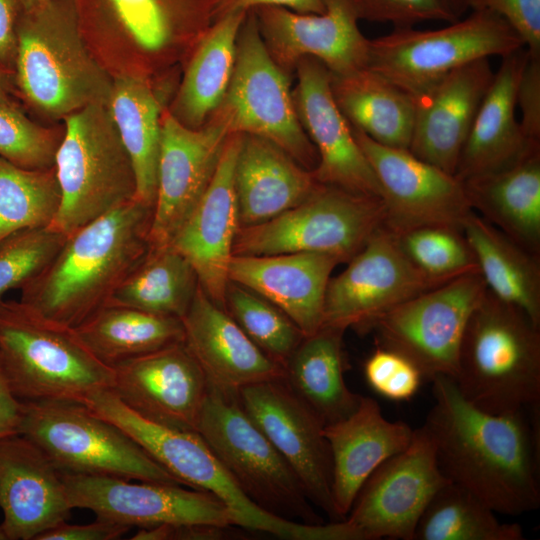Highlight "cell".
<instances>
[{
  "instance_id": "cb8c5ba5",
  "label": "cell",
  "mask_w": 540,
  "mask_h": 540,
  "mask_svg": "<svg viewBox=\"0 0 540 540\" xmlns=\"http://www.w3.org/2000/svg\"><path fill=\"white\" fill-rule=\"evenodd\" d=\"M494 78L489 58L467 63L414 97L409 151L455 175L473 121Z\"/></svg>"
},
{
  "instance_id": "f907efd6",
  "label": "cell",
  "mask_w": 540,
  "mask_h": 540,
  "mask_svg": "<svg viewBox=\"0 0 540 540\" xmlns=\"http://www.w3.org/2000/svg\"><path fill=\"white\" fill-rule=\"evenodd\" d=\"M131 527L97 518L89 524H68L66 521L45 531L36 540H115L125 535Z\"/></svg>"
},
{
  "instance_id": "5b68a950",
  "label": "cell",
  "mask_w": 540,
  "mask_h": 540,
  "mask_svg": "<svg viewBox=\"0 0 540 540\" xmlns=\"http://www.w3.org/2000/svg\"><path fill=\"white\" fill-rule=\"evenodd\" d=\"M0 365L21 401L82 403L113 385V369L90 352L74 328L45 318L20 300L0 302Z\"/></svg>"
},
{
  "instance_id": "d4e9b609",
  "label": "cell",
  "mask_w": 540,
  "mask_h": 540,
  "mask_svg": "<svg viewBox=\"0 0 540 540\" xmlns=\"http://www.w3.org/2000/svg\"><path fill=\"white\" fill-rule=\"evenodd\" d=\"M0 508L8 540H36L73 509L61 472L21 434L0 439Z\"/></svg>"
},
{
  "instance_id": "680465c9",
  "label": "cell",
  "mask_w": 540,
  "mask_h": 540,
  "mask_svg": "<svg viewBox=\"0 0 540 540\" xmlns=\"http://www.w3.org/2000/svg\"><path fill=\"white\" fill-rule=\"evenodd\" d=\"M22 10H28L50 0H18Z\"/></svg>"
},
{
  "instance_id": "8fae6325",
  "label": "cell",
  "mask_w": 540,
  "mask_h": 540,
  "mask_svg": "<svg viewBox=\"0 0 540 540\" xmlns=\"http://www.w3.org/2000/svg\"><path fill=\"white\" fill-rule=\"evenodd\" d=\"M221 106L230 133L265 138L305 169L316 168L318 154L298 117L288 77L269 53L253 10L240 27L234 70Z\"/></svg>"
},
{
  "instance_id": "6f0895ef",
  "label": "cell",
  "mask_w": 540,
  "mask_h": 540,
  "mask_svg": "<svg viewBox=\"0 0 540 540\" xmlns=\"http://www.w3.org/2000/svg\"><path fill=\"white\" fill-rule=\"evenodd\" d=\"M448 10L458 20L468 10L466 0H442Z\"/></svg>"
},
{
  "instance_id": "603a6c76",
  "label": "cell",
  "mask_w": 540,
  "mask_h": 540,
  "mask_svg": "<svg viewBox=\"0 0 540 540\" xmlns=\"http://www.w3.org/2000/svg\"><path fill=\"white\" fill-rule=\"evenodd\" d=\"M239 141L238 133L228 136L206 192L169 244L190 262L206 295L225 310L228 269L240 228L234 185Z\"/></svg>"
},
{
  "instance_id": "ab89813d",
  "label": "cell",
  "mask_w": 540,
  "mask_h": 540,
  "mask_svg": "<svg viewBox=\"0 0 540 540\" xmlns=\"http://www.w3.org/2000/svg\"><path fill=\"white\" fill-rule=\"evenodd\" d=\"M496 512L464 488L448 483L431 499L416 526L414 540H523L517 523Z\"/></svg>"
},
{
  "instance_id": "91938a15",
  "label": "cell",
  "mask_w": 540,
  "mask_h": 540,
  "mask_svg": "<svg viewBox=\"0 0 540 540\" xmlns=\"http://www.w3.org/2000/svg\"><path fill=\"white\" fill-rule=\"evenodd\" d=\"M0 540H8L7 535L0 525Z\"/></svg>"
},
{
  "instance_id": "83f0119b",
  "label": "cell",
  "mask_w": 540,
  "mask_h": 540,
  "mask_svg": "<svg viewBox=\"0 0 540 540\" xmlns=\"http://www.w3.org/2000/svg\"><path fill=\"white\" fill-rule=\"evenodd\" d=\"M527 56L522 47L501 57L457 163L455 176L461 182L509 168L540 149V141L527 136L515 115L517 84Z\"/></svg>"
},
{
  "instance_id": "5bb4252c",
  "label": "cell",
  "mask_w": 540,
  "mask_h": 540,
  "mask_svg": "<svg viewBox=\"0 0 540 540\" xmlns=\"http://www.w3.org/2000/svg\"><path fill=\"white\" fill-rule=\"evenodd\" d=\"M450 483L439 468L423 426L409 444L365 481L344 519L360 540H414L418 521L434 495Z\"/></svg>"
},
{
  "instance_id": "4fadbf2b",
  "label": "cell",
  "mask_w": 540,
  "mask_h": 540,
  "mask_svg": "<svg viewBox=\"0 0 540 540\" xmlns=\"http://www.w3.org/2000/svg\"><path fill=\"white\" fill-rule=\"evenodd\" d=\"M449 280L418 268L405 253L398 235L381 225L347 267L330 278L322 326L370 331L391 309Z\"/></svg>"
},
{
  "instance_id": "ffe728a7",
  "label": "cell",
  "mask_w": 540,
  "mask_h": 540,
  "mask_svg": "<svg viewBox=\"0 0 540 540\" xmlns=\"http://www.w3.org/2000/svg\"><path fill=\"white\" fill-rule=\"evenodd\" d=\"M320 14L263 6L253 9L263 41L282 68L296 66L306 57L320 61L332 75L365 68L369 39L358 27L353 0H324Z\"/></svg>"
},
{
  "instance_id": "7402d4cb",
  "label": "cell",
  "mask_w": 540,
  "mask_h": 540,
  "mask_svg": "<svg viewBox=\"0 0 540 540\" xmlns=\"http://www.w3.org/2000/svg\"><path fill=\"white\" fill-rule=\"evenodd\" d=\"M296 69L295 107L318 154L314 178L320 184L381 198L377 177L335 102L330 71L310 57L301 59Z\"/></svg>"
},
{
  "instance_id": "9a60e30c",
  "label": "cell",
  "mask_w": 540,
  "mask_h": 540,
  "mask_svg": "<svg viewBox=\"0 0 540 540\" xmlns=\"http://www.w3.org/2000/svg\"><path fill=\"white\" fill-rule=\"evenodd\" d=\"M351 129L381 188L383 226L398 236L427 226L463 232L474 211L463 183L455 175L419 159L408 149L379 144L358 129Z\"/></svg>"
},
{
  "instance_id": "d6986e66",
  "label": "cell",
  "mask_w": 540,
  "mask_h": 540,
  "mask_svg": "<svg viewBox=\"0 0 540 540\" xmlns=\"http://www.w3.org/2000/svg\"><path fill=\"white\" fill-rule=\"evenodd\" d=\"M230 134L221 116L198 129L172 114L163 118L150 247L171 243L206 192Z\"/></svg>"
},
{
  "instance_id": "7a4b0ae2",
  "label": "cell",
  "mask_w": 540,
  "mask_h": 540,
  "mask_svg": "<svg viewBox=\"0 0 540 540\" xmlns=\"http://www.w3.org/2000/svg\"><path fill=\"white\" fill-rule=\"evenodd\" d=\"M153 207L134 199L69 234L50 264L21 289L20 301L75 328L109 302L147 254Z\"/></svg>"
},
{
  "instance_id": "d6a6232c",
  "label": "cell",
  "mask_w": 540,
  "mask_h": 540,
  "mask_svg": "<svg viewBox=\"0 0 540 540\" xmlns=\"http://www.w3.org/2000/svg\"><path fill=\"white\" fill-rule=\"evenodd\" d=\"M331 88L352 127L379 144L409 149L415 111L410 94L367 67L331 74Z\"/></svg>"
},
{
  "instance_id": "6da1fadb",
  "label": "cell",
  "mask_w": 540,
  "mask_h": 540,
  "mask_svg": "<svg viewBox=\"0 0 540 540\" xmlns=\"http://www.w3.org/2000/svg\"><path fill=\"white\" fill-rule=\"evenodd\" d=\"M434 404L423 427L440 470L497 514L517 516L540 505L538 413L479 409L454 379L431 380Z\"/></svg>"
},
{
  "instance_id": "e0dca14e",
  "label": "cell",
  "mask_w": 540,
  "mask_h": 540,
  "mask_svg": "<svg viewBox=\"0 0 540 540\" xmlns=\"http://www.w3.org/2000/svg\"><path fill=\"white\" fill-rule=\"evenodd\" d=\"M238 401L298 477L310 502L339 521L332 497V459L324 425L282 378L237 392Z\"/></svg>"
},
{
  "instance_id": "f1b7e54d",
  "label": "cell",
  "mask_w": 540,
  "mask_h": 540,
  "mask_svg": "<svg viewBox=\"0 0 540 540\" xmlns=\"http://www.w3.org/2000/svg\"><path fill=\"white\" fill-rule=\"evenodd\" d=\"M413 430L405 422L386 419L378 402L365 396L352 414L324 426L332 459V497L340 520L369 476L406 448Z\"/></svg>"
},
{
  "instance_id": "3957f363",
  "label": "cell",
  "mask_w": 540,
  "mask_h": 540,
  "mask_svg": "<svg viewBox=\"0 0 540 540\" xmlns=\"http://www.w3.org/2000/svg\"><path fill=\"white\" fill-rule=\"evenodd\" d=\"M13 78L27 103L54 118L108 104L113 84L86 45L74 0L21 11Z\"/></svg>"
},
{
  "instance_id": "44dd1931",
  "label": "cell",
  "mask_w": 540,
  "mask_h": 540,
  "mask_svg": "<svg viewBox=\"0 0 540 540\" xmlns=\"http://www.w3.org/2000/svg\"><path fill=\"white\" fill-rule=\"evenodd\" d=\"M112 369L110 389L131 410L159 425L197 433L209 385L184 341Z\"/></svg>"
},
{
  "instance_id": "e575fe53",
  "label": "cell",
  "mask_w": 540,
  "mask_h": 540,
  "mask_svg": "<svg viewBox=\"0 0 540 540\" xmlns=\"http://www.w3.org/2000/svg\"><path fill=\"white\" fill-rule=\"evenodd\" d=\"M107 106L135 172V199L154 208L161 147L160 103L142 78L124 73L113 78Z\"/></svg>"
},
{
  "instance_id": "681fc988",
  "label": "cell",
  "mask_w": 540,
  "mask_h": 540,
  "mask_svg": "<svg viewBox=\"0 0 540 540\" xmlns=\"http://www.w3.org/2000/svg\"><path fill=\"white\" fill-rule=\"evenodd\" d=\"M516 106L521 111L524 132L540 141V55L528 53L517 84Z\"/></svg>"
},
{
  "instance_id": "816d5d0a",
  "label": "cell",
  "mask_w": 540,
  "mask_h": 540,
  "mask_svg": "<svg viewBox=\"0 0 540 540\" xmlns=\"http://www.w3.org/2000/svg\"><path fill=\"white\" fill-rule=\"evenodd\" d=\"M230 527L207 524H161L139 528L133 540H218L229 536Z\"/></svg>"
},
{
  "instance_id": "2e32d148",
  "label": "cell",
  "mask_w": 540,
  "mask_h": 540,
  "mask_svg": "<svg viewBox=\"0 0 540 540\" xmlns=\"http://www.w3.org/2000/svg\"><path fill=\"white\" fill-rule=\"evenodd\" d=\"M124 432L183 485L207 491L229 510L233 525L287 540H308V524L271 515L255 505L196 432L180 431L131 414Z\"/></svg>"
},
{
  "instance_id": "9c48e42d",
  "label": "cell",
  "mask_w": 540,
  "mask_h": 540,
  "mask_svg": "<svg viewBox=\"0 0 540 540\" xmlns=\"http://www.w3.org/2000/svg\"><path fill=\"white\" fill-rule=\"evenodd\" d=\"M522 47V38L506 20L478 10L444 28H395L370 40L366 67L414 98L467 63L503 57Z\"/></svg>"
},
{
  "instance_id": "ac0fdd59",
  "label": "cell",
  "mask_w": 540,
  "mask_h": 540,
  "mask_svg": "<svg viewBox=\"0 0 540 540\" xmlns=\"http://www.w3.org/2000/svg\"><path fill=\"white\" fill-rule=\"evenodd\" d=\"M71 507L91 510L97 518L129 527L161 524L233 526L227 507L213 494L165 484L61 473Z\"/></svg>"
},
{
  "instance_id": "f6af8a7d",
  "label": "cell",
  "mask_w": 540,
  "mask_h": 540,
  "mask_svg": "<svg viewBox=\"0 0 540 540\" xmlns=\"http://www.w3.org/2000/svg\"><path fill=\"white\" fill-rule=\"evenodd\" d=\"M61 138L33 122L17 104L0 105V157L9 162L27 169L53 168Z\"/></svg>"
},
{
  "instance_id": "4dcf8cb0",
  "label": "cell",
  "mask_w": 540,
  "mask_h": 540,
  "mask_svg": "<svg viewBox=\"0 0 540 540\" xmlns=\"http://www.w3.org/2000/svg\"><path fill=\"white\" fill-rule=\"evenodd\" d=\"M462 183L477 215L540 255V149L509 168Z\"/></svg>"
},
{
  "instance_id": "7bdbcfd3",
  "label": "cell",
  "mask_w": 540,
  "mask_h": 540,
  "mask_svg": "<svg viewBox=\"0 0 540 540\" xmlns=\"http://www.w3.org/2000/svg\"><path fill=\"white\" fill-rule=\"evenodd\" d=\"M398 237L412 262L430 276L452 279L479 270L475 256L461 231L427 226Z\"/></svg>"
},
{
  "instance_id": "52a82bcc",
  "label": "cell",
  "mask_w": 540,
  "mask_h": 540,
  "mask_svg": "<svg viewBox=\"0 0 540 540\" xmlns=\"http://www.w3.org/2000/svg\"><path fill=\"white\" fill-rule=\"evenodd\" d=\"M197 433L259 508L293 522L324 523L295 472L245 413L237 394L209 386Z\"/></svg>"
},
{
  "instance_id": "b9f144b4",
  "label": "cell",
  "mask_w": 540,
  "mask_h": 540,
  "mask_svg": "<svg viewBox=\"0 0 540 540\" xmlns=\"http://www.w3.org/2000/svg\"><path fill=\"white\" fill-rule=\"evenodd\" d=\"M225 308L254 344L282 367L305 337L277 306L232 281L227 285Z\"/></svg>"
},
{
  "instance_id": "8d00e7d4",
  "label": "cell",
  "mask_w": 540,
  "mask_h": 540,
  "mask_svg": "<svg viewBox=\"0 0 540 540\" xmlns=\"http://www.w3.org/2000/svg\"><path fill=\"white\" fill-rule=\"evenodd\" d=\"M90 352L109 367L183 342L180 318L106 304L74 328Z\"/></svg>"
},
{
  "instance_id": "f546056e",
  "label": "cell",
  "mask_w": 540,
  "mask_h": 540,
  "mask_svg": "<svg viewBox=\"0 0 540 540\" xmlns=\"http://www.w3.org/2000/svg\"><path fill=\"white\" fill-rule=\"evenodd\" d=\"M239 227L266 222L304 201L320 185L275 143L240 134L234 169Z\"/></svg>"
},
{
  "instance_id": "277c9868",
  "label": "cell",
  "mask_w": 540,
  "mask_h": 540,
  "mask_svg": "<svg viewBox=\"0 0 540 540\" xmlns=\"http://www.w3.org/2000/svg\"><path fill=\"white\" fill-rule=\"evenodd\" d=\"M454 380L469 402L489 413L538 407L540 326L487 289L464 330Z\"/></svg>"
},
{
  "instance_id": "d590c367",
  "label": "cell",
  "mask_w": 540,
  "mask_h": 540,
  "mask_svg": "<svg viewBox=\"0 0 540 540\" xmlns=\"http://www.w3.org/2000/svg\"><path fill=\"white\" fill-rule=\"evenodd\" d=\"M246 12H232L215 19L200 42L186 70L172 115L198 129L221 106L236 58L237 39Z\"/></svg>"
},
{
  "instance_id": "f5cc1de1",
  "label": "cell",
  "mask_w": 540,
  "mask_h": 540,
  "mask_svg": "<svg viewBox=\"0 0 540 540\" xmlns=\"http://www.w3.org/2000/svg\"><path fill=\"white\" fill-rule=\"evenodd\" d=\"M283 7L298 13L320 14L325 10L324 0H216L212 18L215 20L232 12H248L258 7Z\"/></svg>"
},
{
  "instance_id": "30bf717a",
  "label": "cell",
  "mask_w": 540,
  "mask_h": 540,
  "mask_svg": "<svg viewBox=\"0 0 540 540\" xmlns=\"http://www.w3.org/2000/svg\"><path fill=\"white\" fill-rule=\"evenodd\" d=\"M380 197L320 184L295 207L254 226L239 228L233 255L316 252L347 263L383 225Z\"/></svg>"
},
{
  "instance_id": "f35d334b",
  "label": "cell",
  "mask_w": 540,
  "mask_h": 540,
  "mask_svg": "<svg viewBox=\"0 0 540 540\" xmlns=\"http://www.w3.org/2000/svg\"><path fill=\"white\" fill-rule=\"evenodd\" d=\"M77 13L110 19L149 52L166 46L179 23L212 18L216 0H74Z\"/></svg>"
},
{
  "instance_id": "4316f807",
  "label": "cell",
  "mask_w": 540,
  "mask_h": 540,
  "mask_svg": "<svg viewBox=\"0 0 540 540\" xmlns=\"http://www.w3.org/2000/svg\"><path fill=\"white\" fill-rule=\"evenodd\" d=\"M340 263L316 252L233 255L228 278L277 306L307 337L323 325L328 282Z\"/></svg>"
},
{
  "instance_id": "1f68e13d",
  "label": "cell",
  "mask_w": 540,
  "mask_h": 540,
  "mask_svg": "<svg viewBox=\"0 0 540 540\" xmlns=\"http://www.w3.org/2000/svg\"><path fill=\"white\" fill-rule=\"evenodd\" d=\"M344 332L322 326L303 338L283 366L286 385L324 426L352 414L362 398L344 378Z\"/></svg>"
},
{
  "instance_id": "836d02e7",
  "label": "cell",
  "mask_w": 540,
  "mask_h": 540,
  "mask_svg": "<svg viewBox=\"0 0 540 540\" xmlns=\"http://www.w3.org/2000/svg\"><path fill=\"white\" fill-rule=\"evenodd\" d=\"M487 289L523 310L540 326V255L534 254L475 212L463 228Z\"/></svg>"
},
{
  "instance_id": "9f6ffc18",
  "label": "cell",
  "mask_w": 540,
  "mask_h": 540,
  "mask_svg": "<svg viewBox=\"0 0 540 540\" xmlns=\"http://www.w3.org/2000/svg\"><path fill=\"white\" fill-rule=\"evenodd\" d=\"M13 86V72L0 66V105L16 104L11 97Z\"/></svg>"
},
{
  "instance_id": "60d3db41",
  "label": "cell",
  "mask_w": 540,
  "mask_h": 540,
  "mask_svg": "<svg viewBox=\"0 0 540 540\" xmlns=\"http://www.w3.org/2000/svg\"><path fill=\"white\" fill-rule=\"evenodd\" d=\"M60 203L54 167L27 169L0 157V242L24 229L49 227Z\"/></svg>"
},
{
  "instance_id": "ba28073f",
  "label": "cell",
  "mask_w": 540,
  "mask_h": 540,
  "mask_svg": "<svg viewBox=\"0 0 540 540\" xmlns=\"http://www.w3.org/2000/svg\"><path fill=\"white\" fill-rule=\"evenodd\" d=\"M19 434L61 473L183 485L120 428L80 402L23 401Z\"/></svg>"
},
{
  "instance_id": "c3c4849f",
  "label": "cell",
  "mask_w": 540,
  "mask_h": 540,
  "mask_svg": "<svg viewBox=\"0 0 540 540\" xmlns=\"http://www.w3.org/2000/svg\"><path fill=\"white\" fill-rule=\"evenodd\" d=\"M468 9L493 12L522 38L531 55H540V0H466Z\"/></svg>"
},
{
  "instance_id": "7c38bea8",
  "label": "cell",
  "mask_w": 540,
  "mask_h": 540,
  "mask_svg": "<svg viewBox=\"0 0 540 540\" xmlns=\"http://www.w3.org/2000/svg\"><path fill=\"white\" fill-rule=\"evenodd\" d=\"M487 292L479 270L459 275L391 309L372 326L377 345L411 361L423 378H456L470 315ZM370 330V331H371Z\"/></svg>"
},
{
  "instance_id": "db71d44e",
  "label": "cell",
  "mask_w": 540,
  "mask_h": 540,
  "mask_svg": "<svg viewBox=\"0 0 540 540\" xmlns=\"http://www.w3.org/2000/svg\"><path fill=\"white\" fill-rule=\"evenodd\" d=\"M22 8L18 0H0V66L13 72L17 25Z\"/></svg>"
},
{
  "instance_id": "74e56055",
  "label": "cell",
  "mask_w": 540,
  "mask_h": 540,
  "mask_svg": "<svg viewBox=\"0 0 540 540\" xmlns=\"http://www.w3.org/2000/svg\"><path fill=\"white\" fill-rule=\"evenodd\" d=\"M199 282L190 262L171 245L150 247L107 304L182 318Z\"/></svg>"
},
{
  "instance_id": "8992f818",
  "label": "cell",
  "mask_w": 540,
  "mask_h": 540,
  "mask_svg": "<svg viewBox=\"0 0 540 540\" xmlns=\"http://www.w3.org/2000/svg\"><path fill=\"white\" fill-rule=\"evenodd\" d=\"M54 168L61 192L49 228L68 236L136 198V177L107 104H90L64 118Z\"/></svg>"
},
{
  "instance_id": "484cf974",
  "label": "cell",
  "mask_w": 540,
  "mask_h": 540,
  "mask_svg": "<svg viewBox=\"0 0 540 540\" xmlns=\"http://www.w3.org/2000/svg\"><path fill=\"white\" fill-rule=\"evenodd\" d=\"M181 321L184 344L210 387L237 394L244 386L283 377V367L255 345L200 285Z\"/></svg>"
},
{
  "instance_id": "11a10c76",
  "label": "cell",
  "mask_w": 540,
  "mask_h": 540,
  "mask_svg": "<svg viewBox=\"0 0 540 540\" xmlns=\"http://www.w3.org/2000/svg\"><path fill=\"white\" fill-rule=\"evenodd\" d=\"M23 401L12 392L0 365V439L19 434Z\"/></svg>"
},
{
  "instance_id": "ee69618b",
  "label": "cell",
  "mask_w": 540,
  "mask_h": 540,
  "mask_svg": "<svg viewBox=\"0 0 540 540\" xmlns=\"http://www.w3.org/2000/svg\"><path fill=\"white\" fill-rule=\"evenodd\" d=\"M66 235L49 227L24 229L0 242V302L5 294L22 289L55 258Z\"/></svg>"
},
{
  "instance_id": "bcb514c9",
  "label": "cell",
  "mask_w": 540,
  "mask_h": 540,
  "mask_svg": "<svg viewBox=\"0 0 540 540\" xmlns=\"http://www.w3.org/2000/svg\"><path fill=\"white\" fill-rule=\"evenodd\" d=\"M364 376L377 394L396 402L413 398L423 379L422 373L411 361L379 345L365 361Z\"/></svg>"
},
{
  "instance_id": "7dc6e473",
  "label": "cell",
  "mask_w": 540,
  "mask_h": 540,
  "mask_svg": "<svg viewBox=\"0 0 540 540\" xmlns=\"http://www.w3.org/2000/svg\"><path fill=\"white\" fill-rule=\"evenodd\" d=\"M359 19L386 22L395 28H410L425 21L457 19L442 0H353Z\"/></svg>"
}]
</instances>
